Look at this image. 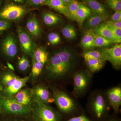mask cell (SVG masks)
I'll return each mask as SVG.
<instances>
[{
  "label": "cell",
  "mask_w": 121,
  "mask_h": 121,
  "mask_svg": "<svg viewBox=\"0 0 121 121\" xmlns=\"http://www.w3.org/2000/svg\"><path fill=\"white\" fill-rule=\"evenodd\" d=\"M3 117L0 121H29L25 119V117L12 116H2Z\"/></svg>",
  "instance_id": "obj_34"
},
{
  "label": "cell",
  "mask_w": 121,
  "mask_h": 121,
  "mask_svg": "<svg viewBox=\"0 0 121 121\" xmlns=\"http://www.w3.org/2000/svg\"><path fill=\"white\" fill-rule=\"evenodd\" d=\"M11 26V23L8 21L0 19V33L8 29Z\"/></svg>",
  "instance_id": "obj_35"
},
{
  "label": "cell",
  "mask_w": 121,
  "mask_h": 121,
  "mask_svg": "<svg viewBox=\"0 0 121 121\" xmlns=\"http://www.w3.org/2000/svg\"><path fill=\"white\" fill-rule=\"evenodd\" d=\"M91 76L87 72L81 71L76 72L73 75V93L76 97H82L85 94L90 85Z\"/></svg>",
  "instance_id": "obj_7"
},
{
  "label": "cell",
  "mask_w": 121,
  "mask_h": 121,
  "mask_svg": "<svg viewBox=\"0 0 121 121\" xmlns=\"http://www.w3.org/2000/svg\"><path fill=\"white\" fill-rule=\"evenodd\" d=\"M75 65L73 52L64 48L54 53L50 57L47 67L48 77L52 80L69 76Z\"/></svg>",
  "instance_id": "obj_1"
},
{
  "label": "cell",
  "mask_w": 121,
  "mask_h": 121,
  "mask_svg": "<svg viewBox=\"0 0 121 121\" xmlns=\"http://www.w3.org/2000/svg\"><path fill=\"white\" fill-rule=\"evenodd\" d=\"M52 91L54 102L60 112L70 115L77 110L76 102L67 93L54 87L52 89Z\"/></svg>",
  "instance_id": "obj_5"
},
{
  "label": "cell",
  "mask_w": 121,
  "mask_h": 121,
  "mask_svg": "<svg viewBox=\"0 0 121 121\" xmlns=\"http://www.w3.org/2000/svg\"><path fill=\"white\" fill-rule=\"evenodd\" d=\"M80 4V3L77 0H74L70 2L67 5L69 19L75 21L76 13Z\"/></svg>",
  "instance_id": "obj_28"
},
{
  "label": "cell",
  "mask_w": 121,
  "mask_h": 121,
  "mask_svg": "<svg viewBox=\"0 0 121 121\" xmlns=\"http://www.w3.org/2000/svg\"><path fill=\"white\" fill-rule=\"evenodd\" d=\"M30 79V75L19 78L12 71H7L0 75V91L1 95L12 97L26 86Z\"/></svg>",
  "instance_id": "obj_2"
},
{
  "label": "cell",
  "mask_w": 121,
  "mask_h": 121,
  "mask_svg": "<svg viewBox=\"0 0 121 121\" xmlns=\"http://www.w3.org/2000/svg\"><path fill=\"white\" fill-rule=\"evenodd\" d=\"M82 56L84 60L93 59L105 61L101 54L99 50H90L87 51L83 54Z\"/></svg>",
  "instance_id": "obj_29"
},
{
  "label": "cell",
  "mask_w": 121,
  "mask_h": 121,
  "mask_svg": "<svg viewBox=\"0 0 121 121\" xmlns=\"http://www.w3.org/2000/svg\"><path fill=\"white\" fill-rule=\"evenodd\" d=\"M85 60L87 67L92 73H94L101 70L104 66L105 62L103 60L93 59Z\"/></svg>",
  "instance_id": "obj_24"
},
{
  "label": "cell",
  "mask_w": 121,
  "mask_h": 121,
  "mask_svg": "<svg viewBox=\"0 0 121 121\" xmlns=\"http://www.w3.org/2000/svg\"><path fill=\"white\" fill-rule=\"evenodd\" d=\"M44 64L35 60L32 58V68L30 75V78L36 79L40 75L43 71Z\"/></svg>",
  "instance_id": "obj_25"
},
{
  "label": "cell",
  "mask_w": 121,
  "mask_h": 121,
  "mask_svg": "<svg viewBox=\"0 0 121 121\" xmlns=\"http://www.w3.org/2000/svg\"><path fill=\"white\" fill-rule=\"evenodd\" d=\"M109 104L106 95L99 91L95 92L91 98L89 105L91 112L97 119L103 118L108 110Z\"/></svg>",
  "instance_id": "obj_6"
},
{
  "label": "cell",
  "mask_w": 121,
  "mask_h": 121,
  "mask_svg": "<svg viewBox=\"0 0 121 121\" xmlns=\"http://www.w3.org/2000/svg\"><path fill=\"white\" fill-rule=\"evenodd\" d=\"M30 117L32 121H62L61 114L54 108L33 100Z\"/></svg>",
  "instance_id": "obj_3"
},
{
  "label": "cell",
  "mask_w": 121,
  "mask_h": 121,
  "mask_svg": "<svg viewBox=\"0 0 121 121\" xmlns=\"http://www.w3.org/2000/svg\"><path fill=\"white\" fill-rule=\"evenodd\" d=\"M33 100L48 105L54 102L52 94L47 86L38 84L31 89Z\"/></svg>",
  "instance_id": "obj_10"
},
{
  "label": "cell",
  "mask_w": 121,
  "mask_h": 121,
  "mask_svg": "<svg viewBox=\"0 0 121 121\" xmlns=\"http://www.w3.org/2000/svg\"><path fill=\"white\" fill-rule=\"evenodd\" d=\"M65 121H93L84 115L74 117Z\"/></svg>",
  "instance_id": "obj_37"
},
{
  "label": "cell",
  "mask_w": 121,
  "mask_h": 121,
  "mask_svg": "<svg viewBox=\"0 0 121 121\" xmlns=\"http://www.w3.org/2000/svg\"><path fill=\"white\" fill-rule=\"evenodd\" d=\"M2 96V95H1V93L0 91V97H1Z\"/></svg>",
  "instance_id": "obj_44"
},
{
  "label": "cell",
  "mask_w": 121,
  "mask_h": 121,
  "mask_svg": "<svg viewBox=\"0 0 121 121\" xmlns=\"http://www.w3.org/2000/svg\"><path fill=\"white\" fill-rule=\"evenodd\" d=\"M17 33L22 51L32 57L36 46L31 36L22 28H17Z\"/></svg>",
  "instance_id": "obj_11"
},
{
  "label": "cell",
  "mask_w": 121,
  "mask_h": 121,
  "mask_svg": "<svg viewBox=\"0 0 121 121\" xmlns=\"http://www.w3.org/2000/svg\"><path fill=\"white\" fill-rule=\"evenodd\" d=\"M26 11L20 5L9 4L5 6L0 11V19L7 21L17 20L24 15Z\"/></svg>",
  "instance_id": "obj_9"
},
{
  "label": "cell",
  "mask_w": 121,
  "mask_h": 121,
  "mask_svg": "<svg viewBox=\"0 0 121 121\" xmlns=\"http://www.w3.org/2000/svg\"><path fill=\"white\" fill-rule=\"evenodd\" d=\"M48 40L50 43L52 45L59 43L61 39L59 35L55 32H51L48 35Z\"/></svg>",
  "instance_id": "obj_32"
},
{
  "label": "cell",
  "mask_w": 121,
  "mask_h": 121,
  "mask_svg": "<svg viewBox=\"0 0 121 121\" xmlns=\"http://www.w3.org/2000/svg\"><path fill=\"white\" fill-rule=\"evenodd\" d=\"M48 56L46 50L43 48H38L35 49L32 58L45 64L48 61Z\"/></svg>",
  "instance_id": "obj_23"
},
{
  "label": "cell",
  "mask_w": 121,
  "mask_h": 121,
  "mask_svg": "<svg viewBox=\"0 0 121 121\" xmlns=\"http://www.w3.org/2000/svg\"><path fill=\"white\" fill-rule=\"evenodd\" d=\"M92 13V11L88 6L80 3L76 13L75 21L79 26L82 27L85 21Z\"/></svg>",
  "instance_id": "obj_16"
},
{
  "label": "cell",
  "mask_w": 121,
  "mask_h": 121,
  "mask_svg": "<svg viewBox=\"0 0 121 121\" xmlns=\"http://www.w3.org/2000/svg\"><path fill=\"white\" fill-rule=\"evenodd\" d=\"M108 26L121 29V21L119 22H112L110 21H106L104 22Z\"/></svg>",
  "instance_id": "obj_38"
},
{
  "label": "cell",
  "mask_w": 121,
  "mask_h": 121,
  "mask_svg": "<svg viewBox=\"0 0 121 121\" xmlns=\"http://www.w3.org/2000/svg\"><path fill=\"white\" fill-rule=\"evenodd\" d=\"M1 47L4 54L8 58H13L17 55V44L15 38L12 35H8L5 37L2 40Z\"/></svg>",
  "instance_id": "obj_12"
},
{
  "label": "cell",
  "mask_w": 121,
  "mask_h": 121,
  "mask_svg": "<svg viewBox=\"0 0 121 121\" xmlns=\"http://www.w3.org/2000/svg\"><path fill=\"white\" fill-rule=\"evenodd\" d=\"M93 35L94 39L95 47H105L114 43L112 40L99 35L95 34L93 31Z\"/></svg>",
  "instance_id": "obj_26"
},
{
  "label": "cell",
  "mask_w": 121,
  "mask_h": 121,
  "mask_svg": "<svg viewBox=\"0 0 121 121\" xmlns=\"http://www.w3.org/2000/svg\"><path fill=\"white\" fill-rule=\"evenodd\" d=\"M106 5L115 11H121V0H105Z\"/></svg>",
  "instance_id": "obj_31"
},
{
  "label": "cell",
  "mask_w": 121,
  "mask_h": 121,
  "mask_svg": "<svg viewBox=\"0 0 121 121\" xmlns=\"http://www.w3.org/2000/svg\"><path fill=\"white\" fill-rule=\"evenodd\" d=\"M31 112V108L19 104L13 97H0V115L26 117Z\"/></svg>",
  "instance_id": "obj_4"
},
{
  "label": "cell",
  "mask_w": 121,
  "mask_h": 121,
  "mask_svg": "<svg viewBox=\"0 0 121 121\" xmlns=\"http://www.w3.org/2000/svg\"><path fill=\"white\" fill-rule=\"evenodd\" d=\"M47 1V0H29V3L32 5L37 6L44 4Z\"/></svg>",
  "instance_id": "obj_39"
},
{
  "label": "cell",
  "mask_w": 121,
  "mask_h": 121,
  "mask_svg": "<svg viewBox=\"0 0 121 121\" xmlns=\"http://www.w3.org/2000/svg\"><path fill=\"white\" fill-rule=\"evenodd\" d=\"M44 4L54 9L69 19L67 7L63 0H47Z\"/></svg>",
  "instance_id": "obj_17"
},
{
  "label": "cell",
  "mask_w": 121,
  "mask_h": 121,
  "mask_svg": "<svg viewBox=\"0 0 121 121\" xmlns=\"http://www.w3.org/2000/svg\"><path fill=\"white\" fill-rule=\"evenodd\" d=\"M1 1V0H0V3Z\"/></svg>",
  "instance_id": "obj_45"
},
{
  "label": "cell",
  "mask_w": 121,
  "mask_h": 121,
  "mask_svg": "<svg viewBox=\"0 0 121 121\" xmlns=\"http://www.w3.org/2000/svg\"><path fill=\"white\" fill-rule=\"evenodd\" d=\"M62 35L69 40L74 39L77 35V31L75 27L72 25L68 24L64 27L62 30Z\"/></svg>",
  "instance_id": "obj_27"
},
{
  "label": "cell",
  "mask_w": 121,
  "mask_h": 121,
  "mask_svg": "<svg viewBox=\"0 0 121 121\" xmlns=\"http://www.w3.org/2000/svg\"><path fill=\"white\" fill-rule=\"evenodd\" d=\"M91 29L95 34L109 39L113 41L114 43H116V40L111 30L108 25L105 23H102L98 26Z\"/></svg>",
  "instance_id": "obj_19"
},
{
  "label": "cell",
  "mask_w": 121,
  "mask_h": 121,
  "mask_svg": "<svg viewBox=\"0 0 121 121\" xmlns=\"http://www.w3.org/2000/svg\"><path fill=\"white\" fill-rule=\"evenodd\" d=\"M26 28L31 35L38 37L41 35L42 28L40 24L36 17H32L29 19L26 24Z\"/></svg>",
  "instance_id": "obj_20"
},
{
  "label": "cell",
  "mask_w": 121,
  "mask_h": 121,
  "mask_svg": "<svg viewBox=\"0 0 121 121\" xmlns=\"http://www.w3.org/2000/svg\"><path fill=\"white\" fill-rule=\"evenodd\" d=\"M104 60L108 61L116 69H118L121 65V44H117L110 48H103L99 49Z\"/></svg>",
  "instance_id": "obj_8"
},
{
  "label": "cell",
  "mask_w": 121,
  "mask_h": 121,
  "mask_svg": "<svg viewBox=\"0 0 121 121\" xmlns=\"http://www.w3.org/2000/svg\"><path fill=\"white\" fill-rule=\"evenodd\" d=\"M81 44L82 47L86 50L95 48L94 39L91 29L87 30L85 33L81 40Z\"/></svg>",
  "instance_id": "obj_21"
},
{
  "label": "cell",
  "mask_w": 121,
  "mask_h": 121,
  "mask_svg": "<svg viewBox=\"0 0 121 121\" xmlns=\"http://www.w3.org/2000/svg\"><path fill=\"white\" fill-rule=\"evenodd\" d=\"M7 63L8 67L9 68V69H10L12 71H15V69H14L13 66L11 63H10L9 62H7Z\"/></svg>",
  "instance_id": "obj_40"
},
{
  "label": "cell",
  "mask_w": 121,
  "mask_h": 121,
  "mask_svg": "<svg viewBox=\"0 0 121 121\" xmlns=\"http://www.w3.org/2000/svg\"><path fill=\"white\" fill-rule=\"evenodd\" d=\"M109 21L112 22L121 21V11H115L114 13L110 17Z\"/></svg>",
  "instance_id": "obj_36"
},
{
  "label": "cell",
  "mask_w": 121,
  "mask_h": 121,
  "mask_svg": "<svg viewBox=\"0 0 121 121\" xmlns=\"http://www.w3.org/2000/svg\"><path fill=\"white\" fill-rule=\"evenodd\" d=\"M14 1L18 3H22L23 1V0H13Z\"/></svg>",
  "instance_id": "obj_42"
},
{
  "label": "cell",
  "mask_w": 121,
  "mask_h": 121,
  "mask_svg": "<svg viewBox=\"0 0 121 121\" xmlns=\"http://www.w3.org/2000/svg\"><path fill=\"white\" fill-rule=\"evenodd\" d=\"M73 0H63L65 4L66 5H67L68 4H69L70 2Z\"/></svg>",
  "instance_id": "obj_41"
},
{
  "label": "cell",
  "mask_w": 121,
  "mask_h": 121,
  "mask_svg": "<svg viewBox=\"0 0 121 121\" xmlns=\"http://www.w3.org/2000/svg\"><path fill=\"white\" fill-rule=\"evenodd\" d=\"M106 95L110 105L116 112H118L121 105V87L116 86L110 89Z\"/></svg>",
  "instance_id": "obj_13"
},
{
  "label": "cell",
  "mask_w": 121,
  "mask_h": 121,
  "mask_svg": "<svg viewBox=\"0 0 121 121\" xmlns=\"http://www.w3.org/2000/svg\"><path fill=\"white\" fill-rule=\"evenodd\" d=\"M18 69L21 71H25L30 67V62L28 59L25 56H22L19 60L18 64Z\"/></svg>",
  "instance_id": "obj_30"
},
{
  "label": "cell",
  "mask_w": 121,
  "mask_h": 121,
  "mask_svg": "<svg viewBox=\"0 0 121 121\" xmlns=\"http://www.w3.org/2000/svg\"><path fill=\"white\" fill-rule=\"evenodd\" d=\"M12 97L19 104L31 108L33 101L31 89H22Z\"/></svg>",
  "instance_id": "obj_14"
},
{
  "label": "cell",
  "mask_w": 121,
  "mask_h": 121,
  "mask_svg": "<svg viewBox=\"0 0 121 121\" xmlns=\"http://www.w3.org/2000/svg\"><path fill=\"white\" fill-rule=\"evenodd\" d=\"M109 15H98L92 13L91 15L85 21L83 24L85 28L92 29L106 21Z\"/></svg>",
  "instance_id": "obj_15"
},
{
  "label": "cell",
  "mask_w": 121,
  "mask_h": 121,
  "mask_svg": "<svg viewBox=\"0 0 121 121\" xmlns=\"http://www.w3.org/2000/svg\"><path fill=\"white\" fill-rule=\"evenodd\" d=\"M90 8L92 13L98 15H108L105 6L97 0H82Z\"/></svg>",
  "instance_id": "obj_18"
},
{
  "label": "cell",
  "mask_w": 121,
  "mask_h": 121,
  "mask_svg": "<svg viewBox=\"0 0 121 121\" xmlns=\"http://www.w3.org/2000/svg\"><path fill=\"white\" fill-rule=\"evenodd\" d=\"M116 40V43L120 44L121 42V29L108 26Z\"/></svg>",
  "instance_id": "obj_33"
},
{
  "label": "cell",
  "mask_w": 121,
  "mask_h": 121,
  "mask_svg": "<svg viewBox=\"0 0 121 121\" xmlns=\"http://www.w3.org/2000/svg\"><path fill=\"white\" fill-rule=\"evenodd\" d=\"M42 19L45 25L52 26L60 22L61 19L58 15L50 12H45L42 15Z\"/></svg>",
  "instance_id": "obj_22"
},
{
  "label": "cell",
  "mask_w": 121,
  "mask_h": 121,
  "mask_svg": "<svg viewBox=\"0 0 121 121\" xmlns=\"http://www.w3.org/2000/svg\"><path fill=\"white\" fill-rule=\"evenodd\" d=\"M117 121L116 120H114V119H112V120H109V121Z\"/></svg>",
  "instance_id": "obj_43"
}]
</instances>
